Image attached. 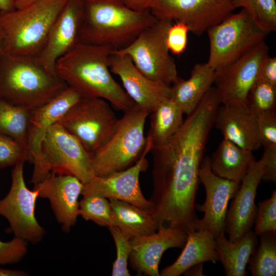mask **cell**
I'll return each mask as SVG.
<instances>
[{
    "label": "cell",
    "mask_w": 276,
    "mask_h": 276,
    "mask_svg": "<svg viewBox=\"0 0 276 276\" xmlns=\"http://www.w3.org/2000/svg\"><path fill=\"white\" fill-rule=\"evenodd\" d=\"M84 18L79 43L109 45L115 50L129 45L157 19L150 11L139 12L121 0H83Z\"/></svg>",
    "instance_id": "cell-3"
},
{
    "label": "cell",
    "mask_w": 276,
    "mask_h": 276,
    "mask_svg": "<svg viewBox=\"0 0 276 276\" xmlns=\"http://www.w3.org/2000/svg\"><path fill=\"white\" fill-rule=\"evenodd\" d=\"M260 244L250 257L249 268L252 276L276 275V233H264Z\"/></svg>",
    "instance_id": "cell-30"
},
{
    "label": "cell",
    "mask_w": 276,
    "mask_h": 276,
    "mask_svg": "<svg viewBox=\"0 0 276 276\" xmlns=\"http://www.w3.org/2000/svg\"><path fill=\"white\" fill-rule=\"evenodd\" d=\"M32 164L29 148L19 141L0 133V169L25 162Z\"/></svg>",
    "instance_id": "cell-34"
},
{
    "label": "cell",
    "mask_w": 276,
    "mask_h": 276,
    "mask_svg": "<svg viewBox=\"0 0 276 276\" xmlns=\"http://www.w3.org/2000/svg\"><path fill=\"white\" fill-rule=\"evenodd\" d=\"M118 119L106 100L82 98L59 121L91 156L111 136Z\"/></svg>",
    "instance_id": "cell-10"
},
{
    "label": "cell",
    "mask_w": 276,
    "mask_h": 276,
    "mask_svg": "<svg viewBox=\"0 0 276 276\" xmlns=\"http://www.w3.org/2000/svg\"><path fill=\"white\" fill-rule=\"evenodd\" d=\"M199 180L203 185L206 198L202 205L195 208L204 213L201 219H198L196 231L206 230L214 237L225 232V221L229 200L233 198L239 183L219 177L211 168L210 157H203L199 174Z\"/></svg>",
    "instance_id": "cell-15"
},
{
    "label": "cell",
    "mask_w": 276,
    "mask_h": 276,
    "mask_svg": "<svg viewBox=\"0 0 276 276\" xmlns=\"http://www.w3.org/2000/svg\"><path fill=\"white\" fill-rule=\"evenodd\" d=\"M214 77L215 70L206 62L197 63L189 78L185 80L178 77L170 85V98L188 116L212 86Z\"/></svg>",
    "instance_id": "cell-23"
},
{
    "label": "cell",
    "mask_w": 276,
    "mask_h": 276,
    "mask_svg": "<svg viewBox=\"0 0 276 276\" xmlns=\"http://www.w3.org/2000/svg\"><path fill=\"white\" fill-rule=\"evenodd\" d=\"M183 113L169 98L156 107L150 113V127L146 140L152 149L168 143L181 128Z\"/></svg>",
    "instance_id": "cell-28"
},
{
    "label": "cell",
    "mask_w": 276,
    "mask_h": 276,
    "mask_svg": "<svg viewBox=\"0 0 276 276\" xmlns=\"http://www.w3.org/2000/svg\"><path fill=\"white\" fill-rule=\"evenodd\" d=\"M173 22L157 19L127 47L113 52L128 56L137 69L149 79L171 85L178 77L175 62L166 44L167 31Z\"/></svg>",
    "instance_id": "cell-9"
},
{
    "label": "cell",
    "mask_w": 276,
    "mask_h": 276,
    "mask_svg": "<svg viewBox=\"0 0 276 276\" xmlns=\"http://www.w3.org/2000/svg\"><path fill=\"white\" fill-rule=\"evenodd\" d=\"M254 159L252 152L223 138L210 157V163L216 175L240 183Z\"/></svg>",
    "instance_id": "cell-26"
},
{
    "label": "cell",
    "mask_w": 276,
    "mask_h": 276,
    "mask_svg": "<svg viewBox=\"0 0 276 276\" xmlns=\"http://www.w3.org/2000/svg\"><path fill=\"white\" fill-rule=\"evenodd\" d=\"M264 170L262 157L258 161L252 160L233 198L227 211L224 229L228 240L232 242L240 240L250 230L255 222L257 210L255 198Z\"/></svg>",
    "instance_id": "cell-17"
},
{
    "label": "cell",
    "mask_w": 276,
    "mask_h": 276,
    "mask_svg": "<svg viewBox=\"0 0 276 276\" xmlns=\"http://www.w3.org/2000/svg\"><path fill=\"white\" fill-rule=\"evenodd\" d=\"M152 149V145L146 140L145 149L134 165L105 176L95 175L84 184L81 195L98 194L107 199L127 202L153 213L152 202L144 197L139 180L140 173L147 167L146 156Z\"/></svg>",
    "instance_id": "cell-14"
},
{
    "label": "cell",
    "mask_w": 276,
    "mask_h": 276,
    "mask_svg": "<svg viewBox=\"0 0 276 276\" xmlns=\"http://www.w3.org/2000/svg\"><path fill=\"white\" fill-rule=\"evenodd\" d=\"M202 264L203 263H198L191 267L183 273L186 275H204L202 272Z\"/></svg>",
    "instance_id": "cell-44"
},
{
    "label": "cell",
    "mask_w": 276,
    "mask_h": 276,
    "mask_svg": "<svg viewBox=\"0 0 276 276\" xmlns=\"http://www.w3.org/2000/svg\"><path fill=\"white\" fill-rule=\"evenodd\" d=\"M109 67L111 72L119 76L124 90L134 103L150 113L170 98V85L144 76L128 56L113 51L110 56Z\"/></svg>",
    "instance_id": "cell-19"
},
{
    "label": "cell",
    "mask_w": 276,
    "mask_h": 276,
    "mask_svg": "<svg viewBox=\"0 0 276 276\" xmlns=\"http://www.w3.org/2000/svg\"><path fill=\"white\" fill-rule=\"evenodd\" d=\"M265 41L232 63L215 71L214 83L221 104L246 103L260 68L269 56Z\"/></svg>",
    "instance_id": "cell-13"
},
{
    "label": "cell",
    "mask_w": 276,
    "mask_h": 276,
    "mask_svg": "<svg viewBox=\"0 0 276 276\" xmlns=\"http://www.w3.org/2000/svg\"><path fill=\"white\" fill-rule=\"evenodd\" d=\"M215 247L219 260L227 276H245L246 267L251 255L257 248V235L251 230L240 240L232 242L223 232L215 238Z\"/></svg>",
    "instance_id": "cell-25"
},
{
    "label": "cell",
    "mask_w": 276,
    "mask_h": 276,
    "mask_svg": "<svg viewBox=\"0 0 276 276\" xmlns=\"http://www.w3.org/2000/svg\"><path fill=\"white\" fill-rule=\"evenodd\" d=\"M255 233L260 235L272 232L276 233V191L271 197L259 203L255 220Z\"/></svg>",
    "instance_id": "cell-36"
},
{
    "label": "cell",
    "mask_w": 276,
    "mask_h": 276,
    "mask_svg": "<svg viewBox=\"0 0 276 276\" xmlns=\"http://www.w3.org/2000/svg\"><path fill=\"white\" fill-rule=\"evenodd\" d=\"M257 80L276 86V57L269 56L260 68Z\"/></svg>",
    "instance_id": "cell-41"
},
{
    "label": "cell",
    "mask_w": 276,
    "mask_h": 276,
    "mask_svg": "<svg viewBox=\"0 0 276 276\" xmlns=\"http://www.w3.org/2000/svg\"><path fill=\"white\" fill-rule=\"evenodd\" d=\"M259 139L264 148L276 147L275 111L263 113L258 117Z\"/></svg>",
    "instance_id": "cell-39"
},
{
    "label": "cell",
    "mask_w": 276,
    "mask_h": 276,
    "mask_svg": "<svg viewBox=\"0 0 276 276\" xmlns=\"http://www.w3.org/2000/svg\"><path fill=\"white\" fill-rule=\"evenodd\" d=\"M150 114L135 104L124 111L111 136L91 155L96 176L125 170L138 160L146 147L144 128Z\"/></svg>",
    "instance_id": "cell-6"
},
{
    "label": "cell",
    "mask_w": 276,
    "mask_h": 276,
    "mask_svg": "<svg viewBox=\"0 0 276 276\" xmlns=\"http://www.w3.org/2000/svg\"><path fill=\"white\" fill-rule=\"evenodd\" d=\"M31 111L0 98V133L19 141L29 148L28 133Z\"/></svg>",
    "instance_id": "cell-29"
},
{
    "label": "cell",
    "mask_w": 276,
    "mask_h": 276,
    "mask_svg": "<svg viewBox=\"0 0 276 276\" xmlns=\"http://www.w3.org/2000/svg\"><path fill=\"white\" fill-rule=\"evenodd\" d=\"M27 273L18 270L8 269L0 267V276H26Z\"/></svg>",
    "instance_id": "cell-45"
},
{
    "label": "cell",
    "mask_w": 276,
    "mask_h": 276,
    "mask_svg": "<svg viewBox=\"0 0 276 276\" xmlns=\"http://www.w3.org/2000/svg\"><path fill=\"white\" fill-rule=\"evenodd\" d=\"M68 0H36L19 9L0 12L5 55L36 58Z\"/></svg>",
    "instance_id": "cell-4"
},
{
    "label": "cell",
    "mask_w": 276,
    "mask_h": 276,
    "mask_svg": "<svg viewBox=\"0 0 276 276\" xmlns=\"http://www.w3.org/2000/svg\"><path fill=\"white\" fill-rule=\"evenodd\" d=\"M24 164L18 163L12 169L10 189L5 197L0 199V216L7 220L15 237L37 244L42 240L45 231L35 216L38 192L27 187Z\"/></svg>",
    "instance_id": "cell-11"
},
{
    "label": "cell",
    "mask_w": 276,
    "mask_h": 276,
    "mask_svg": "<svg viewBox=\"0 0 276 276\" xmlns=\"http://www.w3.org/2000/svg\"><path fill=\"white\" fill-rule=\"evenodd\" d=\"M79 215L101 226H116L108 199L98 194L83 196L79 201Z\"/></svg>",
    "instance_id": "cell-32"
},
{
    "label": "cell",
    "mask_w": 276,
    "mask_h": 276,
    "mask_svg": "<svg viewBox=\"0 0 276 276\" xmlns=\"http://www.w3.org/2000/svg\"><path fill=\"white\" fill-rule=\"evenodd\" d=\"M246 104L257 117L275 111L276 86L257 79L248 94Z\"/></svg>",
    "instance_id": "cell-33"
},
{
    "label": "cell",
    "mask_w": 276,
    "mask_h": 276,
    "mask_svg": "<svg viewBox=\"0 0 276 276\" xmlns=\"http://www.w3.org/2000/svg\"><path fill=\"white\" fill-rule=\"evenodd\" d=\"M108 200L116 226L129 239L157 230L152 212L122 200Z\"/></svg>",
    "instance_id": "cell-27"
},
{
    "label": "cell",
    "mask_w": 276,
    "mask_h": 276,
    "mask_svg": "<svg viewBox=\"0 0 276 276\" xmlns=\"http://www.w3.org/2000/svg\"><path fill=\"white\" fill-rule=\"evenodd\" d=\"M30 182L35 186L50 172L70 175L83 184L95 176L91 156L79 141L57 123L46 132Z\"/></svg>",
    "instance_id": "cell-7"
},
{
    "label": "cell",
    "mask_w": 276,
    "mask_h": 276,
    "mask_svg": "<svg viewBox=\"0 0 276 276\" xmlns=\"http://www.w3.org/2000/svg\"><path fill=\"white\" fill-rule=\"evenodd\" d=\"M83 97L75 89L67 87L45 104L31 111L28 133V147L32 164L38 159L40 145L47 130Z\"/></svg>",
    "instance_id": "cell-22"
},
{
    "label": "cell",
    "mask_w": 276,
    "mask_h": 276,
    "mask_svg": "<svg viewBox=\"0 0 276 276\" xmlns=\"http://www.w3.org/2000/svg\"><path fill=\"white\" fill-rule=\"evenodd\" d=\"M130 9L139 12L150 11L154 0H121Z\"/></svg>",
    "instance_id": "cell-42"
},
{
    "label": "cell",
    "mask_w": 276,
    "mask_h": 276,
    "mask_svg": "<svg viewBox=\"0 0 276 276\" xmlns=\"http://www.w3.org/2000/svg\"><path fill=\"white\" fill-rule=\"evenodd\" d=\"M262 157L264 160L265 170L262 180L276 182V147L264 148Z\"/></svg>",
    "instance_id": "cell-40"
},
{
    "label": "cell",
    "mask_w": 276,
    "mask_h": 276,
    "mask_svg": "<svg viewBox=\"0 0 276 276\" xmlns=\"http://www.w3.org/2000/svg\"><path fill=\"white\" fill-rule=\"evenodd\" d=\"M188 235L182 229L162 225L153 234L130 239L131 267L139 273L159 276L158 266L164 252L171 248H183Z\"/></svg>",
    "instance_id": "cell-18"
},
{
    "label": "cell",
    "mask_w": 276,
    "mask_h": 276,
    "mask_svg": "<svg viewBox=\"0 0 276 276\" xmlns=\"http://www.w3.org/2000/svg\"><path fill=\"white\" fill-rule=\"evenodd\" d=\"M27 242L14 237L11 240H0V265L18 262L27 252Z\"/></svg>",
    "instance_id": "cell-37"
},
{
    "label": "cell",
    "mask_w": 276,
    "mask_h": 276,
    "mask_svg": "<svg viewBox=\"0 0 276 276\" xmlns=\"http://www.w3.org/2000/svg\"><path fill=\"white\" fill-rule=\"evenodd\" d=\"M114 240L117 257L113 263L112 276H130L127 268L131 251L130 239L116 226L108 228Z\"/></svg>",
    "instance_id": "cell-35"
},
{
    "label": "cell",
    "mask_w": 276,
    "mask_h": 276,
    "mask_svg": "<svg viewBox=\"0 0 276 276\" xmlns=\"http://www.w3.org/2000/svg\"><path fill=\"white\" fill-rule=\"evenodd\" d=\"M16 1L0 0V12H7L15 10Z\"/></svg>",
    "instance_id": "cell-43"
},
{
    "label": "cell",
    "mask_w": 276,
    "mask_h": 276,
    "mask_svg": "<svg viewBox=\"0 0 276 276\" xmlns=\"http://www.w3.org/2000/svg\"><path fill=\"white\" fill-rule=\"evenodd\" d=\"M206 33L210 42L208 64L215 71L234 61L261 42L268 34L242 9L232 13Z\"/></svg>",
    "instance_id": "cell-8"
},
{
    "label": "cell",
    "mask_w": 276,
    "mask_h": 276,
    "mask_svg": "<svg viewBox=\"0 0 276 276\" xmlns=\"http://www.w3.org/2000/svg\"><path fill=\"white\" fill-rule=\"evenodd\" d=\"M67 87L35 58L4 54L0 59V98L12 104L33 110Z\"/></svg>",
    "instance_id": "cell-5"
},
{
    "label": "cell",
    "mask_w": 276,
    "mask_h": 276,
    "mask_svg": "<svg viewBox=\"0 0 276 276\" xmlns=\"http://www.w3.org/2000/svg\"><path fill=\"white\" fill-rule=\"evenodd\" d=\"M220 103L212 86L166 145L153 148L151 201L157 227L196 231L199 171Z\"/></svg>",
    "instance_id": "cell-1"
},
{
    "label": "cell",
    "mask_w": 276,
    "mask_h": 276,
    "mask_svg": "<svg viewBox=\"0 0 276 276\" xmlns=\"http://www.w3.org/2000/svg\"><path fill=\"white\" fill-rule=\"evenodd\" d=\"M188 27L180 22L175 21L169 27L166 36V44L169 52L179 55L185 51L188 42Z\"/></svg>",
    "instance_id": "cell-38"
},
{
    "label": "cell",
    "mask_w": 276,
    "mask_h": 276,
    "mask_svg": "<svg viewBox=\"0 0 276 276\" xmlns=\"http://www.w3.org/2000/svg\"><path fill=\"white\" fill-rule=\"evenodd\" d=\"M214 125L223 138L242 148L253 152L262 146L258 117L246 103L220 105Z\"/></svg>",
    "instance_id": "cell-21"
},
{
    "label": "cell",
    "mask_w": 276,
    "mask_h": 276,
    "mask_svg": "<svg viewBox=\"0 0 276 276\" xmlns=\"http://www.w3.org/2000/svg\"><path fill=\"white\" fill-rule=\"evenodd\" d=\"M114 50L109 45L78 43L58 59L56 75L83 97L103 99L124 111L134 103L111 74L109 60Z\"/></svg>",
    "instance_id": "cell-2"
},
{
    "label": "cell",
    "mask_w": 276,
    "mask_h": 276,
    "mask_svg": "<svg viewBox=\"0 0 276 276\" xmlns=\"http://www.w3.org/2000/svg\"><path fill=\"white\" fill-rule=\"evenodd\" d=\"M4 54V52L3 42L1 34L0 33V59Z\"/></svg>",
    "instance_id": "cell-47"
},
{
    "label": "cell",
    "mask_w": 276,
    "mask_h": 276,
    "mask_svg": "<svg viewBox=\"0 0 276 276\" xmlns=\"http://www.w3.org/2000/svg\"><path fill=\"white\" fill-rule=\"evenodd\" d=\"M83 185L75 176L50 172L34 186L39 197L49 199L55 217L65 232L70 231L80 215L78 198Z\"/></svg>",
    "instance_id": "cell-20"
},
{
    "label": "cell",
    "mask_w": 276,
    "mask_h": 276,
    "mask_svg": "<svg viewBox=\"0 0 276 276\" xmlns=\"http://www.w3.org/2000/svg\"><path fill=\"white\" fill-rule=\"evenodd\" d=\"M233 5L245 10L267 34L276 30L275 0H233Z\"/></svg>",
    "instance_id": "cell-31"
},
{
    "label": "cell",
    "mask_w": 276,
    "mask_h": 276,
    "mask_svg": "<svg viewBox=\"0 0 276 276\" xmlns=\"http://www.w3.org/2000/svg\"><path fill=\"white\" fill-rule=\"evenodd\" d=\"M235 10L233 0H154L150 11L158 20L182 22L200 36Z\"/></svg>",
    "instance_id": "cell-12"
},
{
    "label": "cell",
    "mask_w": 276,
    "mask_h": 276,
    "mask_svg": "<svg viewBox=\"0 0 276 276\" xmlns=\"http://www.w3.org/2000/svg\"><path fill=\"white\" fill-rule=\"evenodd\" d=\"M183 249L171 265L164 268L161 276H179L191 267L200 263L219 260L216 250L215 237L206 230L189 233Z\"/></svg>",
    "instance_id": "cell-24"
},
{
    "label": "cell",
    "mask_w": 276,
    "mask_h": 276,
    "mask_svg": "<svg viewBox=\"0 0 276 276\" xmlns=\"http://www.w3.org/2000/svg\"><path fill=\"white\" fill-rule=\"evenodd\" d=\"M36 0H16L15 3V8L19 9L22 8Z\"/></svg>",
    "instance_id": "cell-46"
},
{
    "label": "cell",
    "mask_w": 276,
    "mask_h": 276,
    "mask_svg": "<svg viewBox=\"0 0 276 276\" xmlns=\"http://www.w3.org/2000/svg\"><path fill=\"white\" fill-rule=\"evenodd\" d=\"M83 18V0H68L36 58L50 73L57 76L55 65L58 59L79 43Z\"/></svg>",
    "instance_id": "cell-16"
}]
</instances>
